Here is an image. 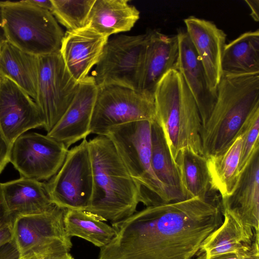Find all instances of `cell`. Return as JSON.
I'll return each instance as SVG.
<instances>
[{"label":"cell","mask_w":259,"mask_h":259,"mask_svg":"<svg viewBox=\"0 0 259 259\" xmlns=\"http://www.w3.org/2000/svg\"><path fill=\"white\" fill-rule=\"evenodd\" d=\"M223 220L214 193L146 206L112 224L115 236L98 259H204L202 243Z\"/></svg>","instance_id":"cell-1"},{"label":"cell","mask_w":259,"mask_h":259,"mask_svg":"<svg viewBox=\"0 0 259 259\" xmlns=\"http://www.w3.org/2000/svg\"><path fill=\"white\" fill-rule=\"evenodd\" d=\"M88 144L93 190L85 211L112 224L124 220L136 212L140 203L139 188L107 136H97Z\"/></svg>","instance_id":"cell-2"},{"label":"cell","mask_w":259,"mask_h":259,"mask_svg":"<svg viewBox=\"0 0 259 259\" xmlns=\"http://www.w3.org/2000/svg\"><path fill=\"white\" fill-rule=\"evenodd\" d=\"M259 107V74H222L212 108L201 124L202 154L206 158L225 150L243 124Z\"/></svg>","instance_id":"cell-3"},{"label":"cell","mask_w":259,"mask_h":259,"mask_svg":"<svg viewBox=\"0 0 259 259\" xmlns=\"http://www.w3.org/2000/svg\"><path fill=\"white\" fill-rule=\"evenodd\" d=\"M156 120L161 127L175 162L180 151L202 155L201 120L196 102L176 69L165 73L154 92Z\"/></svg>","instance_id":"cell-4"},{"label":"cell","mask_w":259,"mask_h":259,"mask_svg":"<svg viewBox=\"0 0 259 259\" xmlns=\"http://www.w3.org/2000/svg\"><path fill=\"white\" fill-rule=\"evenodd\" d=\"M0 28L9 42L37 57L59 52L64 35L51 12L27 0L0 1Z\"/></svg>","instance_id":"cell-5"},{"label":"cell","mask_w":259,"mask_h":259,"mask_svg":"<svg viewBox=\"0 0 259 259\" xmlns=\"http://www.w3.org/2000/svg\"><path fill=\"white\" fill-rule=\"evenodd\" d=\"M152 121L142 120L114 126L105 135L112 142L130 175L137 184L140 202L146 206L175 201L159 181L151 165Z\"/></svg>","instance_id":"cell-6"},{"label":"cell","mask_w":259,"mask_h":259,"mask_svg":"<svg viewBox=\"0 0 259 259\" xmlns=\"http://www.w3.org/2000/svg\"><path fill=\"white\" fill-rule=\"evenodd\" d=\"M66 210L55 205L41 213L12 216L13 241L19 259L69 252L72 244L65 230Z\"/></svg>","instance_id":"cell-7"},{"label":"cell","mask_w":259,"mask_h":259,"mask_svg":"<svg viewBox=\"0 0 259 259\" xmlns=\"http://www.w3.org/2000/svg\"><path fill=\"white\" fill-rule=\"evenodd\" d=\"M155 118L154 100L121 86L98 87L90 133L105 136L109 130L117 125Z\"/></svg>","instance_id":"cell-8"},{"label":"cell","mask_w":259,"mask_h":259,"mask_svg":"<svg viewBox=\"0 0 259 259\" xmlns=\"http://www.w3.org/2000/svg\"><path fill=\"white\" fill-rule=\"evenodd\" d=\"M46 184L55 205L66 209L86 210L93 190L92 166L87 139L68 150L62 166Z\"/></svg>","instance_id":"cell-9"},{"label":"cell","mask_w":259,"mask_h":259,"mask_svg":"<svg viewBox=\"0 0 259 259\" xmlns=\"http://www.w3.org/2000/svg\"><path fill=\"white\" fill-rule=\"evenodd\" d=\"M146 34L108 39L91 76L97 87L114 85L138 91Z\"/></svg>","instance_id":"cell-10"},{"label":"cell","mask_w":259,"mask_h":259,"mask_svg":"<svg viewBox=\"0 0 259 259\" xmlns=\"http://www.w3.org/2000/svg\"><path fill=\"white\" fill-rule=\"evenodd\" d=\"M38 79L34 100L48 133L63 115L78 89L79 82L68 71L60 52L38 57Z\"/></svg>","instance_id":"cell-11"},{"label":"cell","mask_w":259,"mask_h":259,"mask_svg":"<svg viewBox=\"0 0 259 259\" xmlns=\"http://www.w3.org/2000/svg\"><path fill=\"white\" fill-rule=\"evenodd\" d=\"M68 150L47 135L26 132L12 144L10 162L21 177L48 181L62 166Z\"/></svg>","instance_id":"cell-12"},{"label":"cell","mask_w":259,"mask_h":259,"mask_svg":"<svg viewBox=\"0 0 259 259\" xmlns=\"http://www.w3.org/2000/svg\"><path fill=\"white\" fill-rule=\"evenodd\" d=\"M43 126L33 99L10 78L0 74V127L10 146L20 136Z\"/></svg>","instance_id":"cell-13"},{"label":"cell","mask_w":259,"mask_h":259,"mask_svg":"<svg viewBox=\"0 0 259 259\" xmlns=\"http://www.w3.org/2000/svg\"><path fill=\"white\" fill-rule=\"evenodd\" d=\"M138 91L154 100L157 84L168 71L177 68L179 41L177 35H168L156 30L146 33Z\"/></svg>","instance_id":"cell-14"},{"label":"cell","mask_w":259,"mask_h":259,"mask_svg":"<svg viewBox=\"0 0 259 259\" xmlns=\"http://www.w3.org/2000/svg\"><path fill=\"white\" fill-rule=\"evenodd\" d=\"M98 92L93 76L79 82L69 106L47 135L69 148L90 134V126Z\"/></svg>","instance_id":"cell-15"},{"label":"cell","mask_w":259,"mask_h":259,"mask_svg":"<svg viewBox=\"0 0 259 259\" xmlns=\"http://www.w3.org/2000/svg\"><path fill=\"white\" fill-rule=\"evenodd\" d=\"M186 32L204 67L209 87L217 95L222 75L226 34L212 22L193 16L184 19Z\"/></svg>","instance_id":"cell-16"},{"label":"cell","mask_w":259,"mask_h":259,"mask_svg":"<svg viewBox=\"0 0 259 259\" xmlns=\"http://www.w3.org/2000/svg\"><path fill=\"white\" fill-rule=\"evenodd\" d=\"M108 39L89 26L64 33L59 52L68 71L77 82L87 77L98 63Z\"/></svg>","instance_id":"cell-17"},{"label":"cell","mask_w":259,"mask_h":259,"mask_svg":"<svg viewBox=\"0 0 259 259\" xmlns=\"http://www.w3.org/2000/svg\"><path fill=\"white\" fill-rule=\"evenodd\" d=\"M221 203L223 210L243 226L259 231V149L241 172L232 194Z\"/></svg>","instance_id":"cell-18"},{"label":"cell","mask_w":259,"mask_h":259,"mask_svg":"<svg viewBox=\"0 0 259 259\" xmlns=\"http://www.w3.org/2000/svg\"><path fill=\"white\" fill-rule=\"evenodd\" d=\"M179 58L177 70L196 102L201 124L208 116L215 102L217 95L210 90L203 65L186 32L179 30Z\"/></svg>","instance_id":"cell-19"},{"label":"cell","mask_w":259,"mask_h":259,"mask_svg":"<svg viewBox=\"0 0 259 259\" xmlns=\"http://www.w3.org/2000/svg\"><path fill=\"white\" fill-rule=\"evenodd\" d=\"M1 187L6 206L12 216L41 213L55 205L46 182L20 177L1 183Z\"/></svg>","instance_id":"cell-20"},{"label":"cell","mask_w":259,"mask_h":259,"mask_svg":"<svg viewBox=\"0 0 259 259\" xmlns=\"http://www.w3.org/2000/svg\"><path fill=\"white\" fill-rule=\"evenodd\" d=\"M223 212L222 224L205 239L201 246L205 258L226 253H244L251 248L255 235L258 232L243 226L227 211Z\"/></svg>","instance_id":"cell-21"},{"label":"cell","mask_w":259,"mask_h":259,"mask_svg":"<svg viewBox=\"0 0 259 259\" xmlns=\"http://www.w3.org/2000/svg\"><path fill=\"white\" fill-rule=\"evenodd\" d=\"M38 57L24 52L5 39L0 43V74L8 77L34 101L38 79Z\"/></svg>","instance_id":"cell-22"},{"label":"cell","mask_w":259,"mask_h":259,"mask_svg":"<svg viewBox=\"0 0 259 259\" xmlns=\"http://www.w3.org/2000/svg\"><path fill=\"white\" fill-rule=\"evenodd\" d=\"M139 18V11L128 0H95L89 26L109 37L131 30Z\"/></svg>","instance_id":"cell-23"},{"label":"cell","mask_w":259,"mask_h":259,"mask_svg":"<svg viewBox=\"0 0 259 259\" xmlns=\"http://www.w3.org/2000/svg\"><path fill=\"white\" fill-rule=\"evenodd\" d=\"M222 74H259V30L245 32L226 44L222 59Z\"/></svg>","instance_id":"cell-24"},{"label":"cell","mask_w":259,"mask_h":259,"mask_svg":"<svg viewBox=\"0 0 259 259\" xmlns=\"http://www.w3.org/2000/svg\"><path fill=\"white\" fill-rule=\"evenodd\" d=\"M185 199H205L213 192L206 158L189 149L180 151L175 160Z\"/></svg>","instance_id":"cell-25"},{"label":"cell","mask_w":259,"mask_h":259,"mask_svg":"<svg viewBox=\"0 0 259 259\" xmlns=\"http://www.w3.org/2000/svg\"><path fill=\"white\" fill-rule=\"evenodd\" d=\"M241 144L242 137L238 135L223 152L206 157L212 189L218 192L222 199L231 195L238 183Z\"/></svg>","instance_id":"cell-26"},{"label":"cell","mask_w":259,"mask_h":259,"mask_svg":"<svg viewBox=\"0 0 259 259\" xmlns=\"http://www.w3.org/2000/svg\"><path fill=\"white\" fill-rule=\"evenodd\" d=\"M151 165L158 179L168 189L175 201L185 199L177 165L163 130L156 119L151 122Z\"/></svg>","instance_id":"cell-27"},{"label":"cell","mask_w":259,"mask_h":259,"mask_svg":"<svg viewBox=\"0 0 259 259\" xmlns=\"http://www.w3.org/2000/svg\"><path fill=\"white\" fill-rule=\"evenodd\" d=\"M64 223L69 238H81L100 248L105 246L115 236L114 228L99 217L84 210L67 209Z\"/></svg>","instance_id":"cell-28"},{"label":"cell","mask_w":259,"mask_h":259,"mask_svg":"<svg viewBox=\"0 0 259 259\" xmlns=\"http://www.w3.org/2000/svg\"><path fill=\"white\" fill-rule=\"evenodd\" d=\"M95 0H52L51 13L67 31L89 26L91 12Z\"/></svg>","instance_id":"cell-29"},{"label":"cell","mask_w":259,"mask_h":259,"mask_svg":"<svg viewBox=\"0 0 259 259\" xmlns=\"http://www.w3.org/2000/svg\"><path fill=\"white\" fill-rule=\"evenodd\" d=\"M238 135L242 137L239 170L245 167L253 153L259 149V107L247 118Z\"/></svg>","instance_id":"cell-30"},{"label":"cell","mask_w":259,"mask_h":259,"mask_svg":"<svg viewBox=\"0 0 259 259\" xmlns=\"http://www.w3.org/2000/svg\"><path fill=\"white\" fill-rule=\"evenodd\" d=\"M0 259H19V253L13 241L0 248Z\"/></svg>","instance_id":"cell-31"},{"label":"cell","mask_w":259,"mask_h":259,"mask_svg":"<svg viewBox=\"0 0 259 259\" xmlns=\"http://www.w3.org/2000/svg\"><path fill=\"white\" fill-rule=\"evenodd\" d=\"M12 220L0 227V248L13 241Z\"/></svg>","instance_id":"cell-32"},{"label":"cell","mask_w":259,"mask_h":259,"mask_svg":"<svg viewBox=\"0 0 259 259\" xmlns=\"http://www.w3.org/2000/svg\"><path fill=\"white\" fill-rule=\"evenodd\" d=\"M258 240L259 233L257 232L251 248L246 252L241 254L238 259H259Z\"/></svg>","instance_id":"cell-33"},{"label":"cell","mask_w":259,"mask_h":259,"mask_svg":"<svg viewBox=\"0 0 259 259\" xmlns=\"http://www.w3.org/2000/svg\"><path fill=\"white\" fill-rule=\"evenodd\" d=\"M12 218L13 217L9 213L6 206L2 195L0 183V227L12 221Z\"/></svg>","instance_id":"cell-34"},{"label":"cell","mask_w":259,"mask_h":259,"mask_svg":"<svg viewBox=\"0 0 259 259\" xmlns=\"http://www.w3.org/2000/svg\"><path fill=\"white\" fill-rule=\"evenodd\" d=\"M245 2L247 4L251 10L250 15L253 19L256 21H259V1L258 0H245Z\"/></svg>","instance_id":"cell-35"},{"label":"cell","mask_w":259,"mask_h":259,"mask_svg":"<svg viewBox=\"0 0 259 259\" xmlns=\"http://www.w3.org/2000/svg\"><path fill=\"white\" fill-rule=\"evenodd\" d=\"M33 259H74L69 252H60L49 254Z\"/></svg>","instance_id":"cell-36"},{"label":"cell","mask_w":259,"mask_h":259,"mask_svg":"<svg viewBox=\"0 0 259 259\" xmlns=\"http://www.w3.org/2000/svg\"><path fill=\"white\" fill-rule=\"evenodd\" d=\"M30 4L51 12L53 9L52 0H27Z\"/></svg>","instance_id":"cell-37"},{"label":"cell","mask_w":259,"mask_h":259,"mask_svg":"<svg viewBox=\"0 0 259 259\" xmlns=\"http://www.w3.org/2000/svg\"><path fill=\"white\" fill-rule=\"evenodd\" d=\"M241 254L242 253H238L235 252L226 253L215 255L204 259H238Z\"/></svg>","instance_id":"cell-38"}]
</instances>
